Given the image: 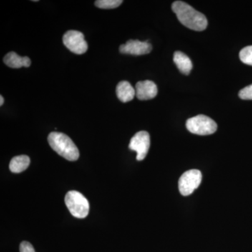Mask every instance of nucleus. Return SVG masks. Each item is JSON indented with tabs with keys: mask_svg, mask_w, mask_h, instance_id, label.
I'll use <instances>...</instances> for the list:
<instances>
[{
	"mask_svg": "<svg viewBox=\"0 0 252 252\" xmlns=\"http://www.w3.org/2000/svg\"><path fill=\"white\" fill-rule=\"evenodd\" d=\"M172 9L183 26L195 31H203L207 27V18L191 6L182 1H176Z\"/></svg>",
	"mask_w": 252,
	"mask_h": 252,
	"instance_id": "1",
	"label": "nucleus"
},
{
	"mask_svg": "<svg viewBox=\"0 0 252 252\" xmlns=\"http://www.w3.org/2000/svg\"><path fill=\"white\" fill-rule=\"evenodd\" d=\"M48 142L53 150L69 161H75L79 158V152L76 144L65 134L52 132L48 137Z\"/></svg>",
	"mask_w": 252,
	"mask_h": 252,
	"instance_id": "2",
	"label": "nucleus"
},
{
	"mask_svg": "<svg viewBox=\"0 0 252 252\" xmlns=\"http://www.w3.org/2000/svg\"><path fill=\"white\" fill-rule=\"evenodd\" d=\"M64 203L68 210L76 218L84 219L89 215V203L83 194L77 190H70L66 194Z\"/></svg>",
	"mask_w": 252,
	"mask_h": 252,
	"instance_id": "3",
	"label": "nucleus"
},
{
	"mask_svg": "<svg viewBox=\"0 0 252 252\" xmlns=\"http://www.w3.org/2000/svg\"><path fill=\"white\" fill-rule=\"evenodd\" d=\"M186 126L189 132L198 135H212L217 130L215 121L203 114L189 119Z\"/></svg>",
	"mask_w": 252,
	"mask_h": 252,
	"instance_id": "4",
	"label": "nucleus"
},
{
	"mask_svg": "<svg viewBox=\"0 0 252 252\" xmlns=\"http://www.w3.org/2000/svg\"><path fill=\"white\" fill-rule=\"evenodd\" d=\"M202 181V173L198 170H190L185 172L179 180V190L184 196L190 195Z\"/></svg>",
	"mask_w": 252,
	"mask_h": 252,
	"instance_id": "5",
	"label": "nucleus"
},
{
	"mask_svg": "<svg viewBox=\"0 0 252 252\" xmlns=\"http://www.w3.org/2000/svg\"><path fill=\"white\" fill-rule=\"evenodd\" d=\"M63 44L74 54H85L88 50V44L82 32L77 31H69L64 34Z\"/></svg>",
	"mask_w": 252,
	"mask_h": 252,
	"instance_id": "6",
	"label": "nucleus"
},
{
	"mask_svg": "<svg viewBox=\"0 0 252 252\" xmlns=\"http://www.w3.org/2000/svg\"><path fill=\"white\" fill-rule=\"evenodd\" d=\"M150 147V136L147 131H140L131 138L129 149L137 152V160H142L147 157Z\"/></svg>",
	"mask_w": 252,
	"mask_h": 252,
	"instance_id": "7",
	"label": "nucleus"
},
{
	"mask_svg": "<svg viewBox=\"0 0 252 252\" xmlns=\"http://www.w3.org/2000/svg\"><path fill=\"white\" fill-rule=\"evenodd\" d=\"M152 46L148 41L139 40L127 41L125 44H122L119 47L122 54L133 55V56H142L148 54L152 51Z\"/></svg>",
	"mask_w": 252,
	"mask_h": 252,
	"instance_id": "8",
	"label": "nucleus"
},
{
	"mask_svg": "<svg viewBox=\"0 0 252 252\" xmlns=\"http://www.w3.org/2000/svg\"><path fill=\"white\" fill-rule=\"evenodd\" d=\"M135 92L136 96L140 100H148L157 95L158 88L153 81H141L136 84Z\"/></svg>",
	"mask_w": 252,
	"mask_h": 252,
	"instance_id": "9",
	"label": "nucleus"
},
{
	"mask_svg": "<svg viewBox=\"0 0 252 252\" xmlns=\"http://www.w3.org/2000/svg\"><path fill=\"white\" fill-rule=\"evenodd\" d=\"M117 95L122 102H127L132 100L136 95L135 89L132 87L128 81H123L117 86Z\"/></svg>",
	"mask_w": 252,
	"mask_h": 252,
	"instance_id": "10",
	"label": "nucleus"
},
{
	"mask_svg": "<svg viewBox=\"0 0 252 252\" xmlns=\"http://www.w3.org/2000/svg\"><path fill=\"white\" fill-rule=\"evenodd\" d=\"M4 63L8 67L18 69L22 67H28L31 66V61L29 58L21 57L16 53H8L4 58Z\"/></svg>",
	"mask_w": 252,
	"mask_h": 252,
	"instance_id": "11",
	"label": "nucleus"
},
{
	"mask_svg": "<svg viewBox=\"0 0 252 252\" xmlns=\"http://www.w3.org/2000/svg\"><path fill=\"white\" fill-rule=\"evenodd\" d=\"M174 63L182 74L189 75L193 68V64L188 56L181 51H176L174 54Z\"/></svg>",
	"mask_w": 252,
	"mask_h": 252,
	"instance_id": "12",
	"label": "nucleus"
},
{
	"mask_svg": "<svg viewBox=\"0 0 252 252\" xmlns=\"http://www.w3.org/2000/svg\"><path fill=\"white\" fill-rule=\"evenodd\" d=\"M31 163V158L26 155L15 157L11 159L9 169L14 173H21L26 170Z\"/></svg>",
	"mask_w": 252,
	"mask_h": 252,
	"instance_id": "13",
	"label": "nucleus"
},
{
	"mask_svg": "<svg viewBox=\"0 0 252 252\" xmlns=\"http://www.w3.org/2000/svg\"><path fill=\"white\" fill-rule=\"evenodd\" d=\"M123 3L122 0H97L94 4L99 9H115Z\"/></svg>",
	"mask_w": 252,
	"mask_h": 252,
	"instance_id": "14",
	"label": "nucleus"
},
{
	"mask_svg": "<svg viewBox=\"0 0 252 252\" xmlns=\"http://www.w3.org/2000/svg\"><path fill=\"white\" fill-rule=\"evenodd\" d=\"M240 59L245 64L252 66V46H246L240 51Z\"/></svg>",
	"mask_w": 252,
	"mask_h": 252,
	"instance_id": "15",
	"label": "nucleus"
},
{
	"mask_svg": "<svg viewBox=\"0 0 252 252\" xmlns=\"http://www.w3.org/2000/svg\"><path fill=\"white\" fill-rule=\"evenodd\" d=\"M239 97L245 100H252V84L244 88L239 92Z\"/></svg>",
	"mask_w": 252,
	"mask_h": 252,
	"instance_id": "16",
	"label": "nucleus"
},
{
	"mask_svg": "<svg viewBox=\"0 0 252 252\" xmlns=\"http://www.w3.org/2000/svg\"><path fill=\"white\" fill-rule=\"evenodd\" d=\"M20 252H35L32 245L29 242L23 241L20 245Z\"/></svg>",
	"mask_w": 252,
	"mask_h": 252,
	"instance_id": "17",
	"label": "nucleus"
},
{
	"mask_svg": "<svg viewBox=\"0 0 252 252\" xmlns=\"http://www.w3.org/2000/svg\"><path fill=\"white\" fill-rule=\"evenodd\" d=\"M0 100H1V102H0V105L2 106L4 102V97H2V95L0 96Z\"/></svg>",
	"mask_w": 252,
	"mask_h": 252,
	"instance_id": "18",
	"label": "nucleus"
}]
</instances>
